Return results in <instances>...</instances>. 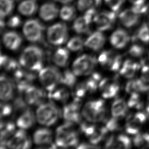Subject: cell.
<instances>
[{
	"label": "cell",
	"instance_id": "6da1fadb",
	"mask_svg": "<svg viewBox=\"0 0 149 149\" xmlns=\"http://www.w3.org/2000/svg\"><path fill=\"white\" fill-rule=\"evenodd\" d=\"M43 51L36 45H30L25 48L19 58L21 66L31 72H39L44 63Z\"/></svg>",
	"mask_w": 149,
	"mask_h": 149
},
{
	"label": "cell",
	"instance_id": "7a4b0ae2",
	"mask_svg": "<svg viewBox=\"0 0 149 149\" xmlns=\"http://www.w3.org/2000/svg\"><path fill=\"white\" fill-rule=\"evenodd\" d=\"M81 115L87 122L105 121L107 119V109L104 101L99 99L87 102L82 109Z\"/></svg>",
	"mask_w": 149,
	"mask_h": 149
},
{
	"label": "cell",
	"instance_id": "3957f363",
	"mask_svg": "<svg viewBox=\"0 0 149 149\" xmlns=\"http://www.w3.org/2000/svg\"><path fill=\"white\" fill-rule=\"evenodd\" d=\"M78 134L73 127V124L66 122L57 128L55 144L58 147H74L78 145Z\"/></svg>",
	"mask_w": 149,
	"mask_h": 149
},
{
	"label": "cell",
	"instance_id": "277c9868",
	"mask_svg": "<svg viewBox=\"0 0 149 149\" xmlns=\"http://www.w3.org/2000/svg\"><path fill=\"white\" fill-rule=\"evenodd\" d=\"M36 116L40 124L49 126L57 122L60 116V111L52 103H42L38 105Z\"/></svg>",
	"mask_w": 149,
	"mask_h": 149
},
{
	"label": "cell",
	"instance_id": "5b68a950",
	"mask_svg": "<svg viewBox=\"0 0 149 149\" xmlns=\"http://www.w3.org/2000/svg\"><path fill=\"white\" fill-rule=\"evenodd\" d=\"M62 74L54 66L42 68L38 73L40 81L48 92L52 91L61 83Z\"/></svg>",
	"mask_w": 149,
	"mask_h": 149
},
{
	"label": "cell",
	"instance_id": "8992f818",
	"mask_svg": "<svg viewBox=\"0 0 149 149\" xmlns=\"http://www.w3.org/2000/svg\"><path fill=\"white\" fill-rule=\"evenodd\" d=\"M97 64L94 56L84 54L76 58L72 64V71L76 76H86L93 73Z\"/></svg>",
	"mask_w": 149,
	"mask_h": 149
},
{
	"label": "cell",
	"instance_id": "52a82bcc",
	"mask_svg": "<svg viewBox=\"0 0 149 149\" xmlns=\"http://www.w3.org/2000/svg\"><path fill=\"white\" fill-rule=\"evenodd\" d=\"M80 131L88 138L91 144H98L106 137L108 131L104 126H98L86 122L80 125Z\"/></svg>",
	"mask_w": 149,
	"mask_h": 149
},
{
	"label": "cell",
	"instance_id": "ba28073f",
	"mask_svg": "<svg viewBox=\"0 0 149 149\" xmlns=\"http://www.w3.org/2000/svg\"><path fill=\"white\" fill-rule=\"evenodd\" d=\"M47 37L51 44L59 46L65 43L68 38V30L63 23H57L49 26L47 30Z\"/></svg>",
	"mask_w": 149,
	"mask_h": 149
},
{
	"label": "cell",
	"instance_id": "9c48e42d",
	"mask_svg": "<svg viewBox=\"0 0 149 149\" xmlns=\"http://www.w3.org/2000/svg\"><path fill=\"white\" fill-rule=\"evenodd\" d=\"M44 27L41 23L35 19L27 20L23 27V32L26 38L33 42L42 40Z\"/></svg>",
	"mask_w": 149,
	"mask_h": 149
},
{
	"label": "cell",
	"instance_id": "30bf717a",
	"mask_svg": "<svg viewBox=\"0 0 149 149\" xmlns=\"http://www.w3.org/2000/svg\"><path fill=\"white\" fill-rule=\"evenodd\" d=\"M98 62L105 69L116 72L120 70L123 63L122 56L112 51H104L100 54Z\"/></svg>",
	"mask_w": 149,
	"mask_h": 149
},
{
	"label": "cell",
	"instance_id": "8fae6325",
	"mask_svg": "<svg viewBox=\"0 0 149 149\" xmlns=\"http://www.w3.org/2000/svg\"><path fill=\"white\" fill-rule=\"evenodd\" d=\"M147 115L142 111H137L129 115L126 121L125 129L126 132L130 135L135 136L139 133L146 123Z\"/></svg>",
	"mask_w": 149,
	"mask_h": 149
},
{
	"label": "cell",
	"instance_id": "7c38bea8",
	"mask_svg": "<svg viewBox=\"0 0 149 149\" xmlns=\"http://www.w3.org/2000/svg\"><path fill=\"white\" fill-rule=\"evenodd\" d=\"M13 73L16 83L17 90L20 94L24 93L31 86V83L36 79L35 74L31 73V71L29 70L27 72L22 69L21 68Z\"/></svg>",
	"mask_w": 149,
	"mask_h": 149
},
{
	"label": "cell",
	"instance_id": "4fadbf2b",
	"mask_svg": "<svg viewBox=\"0 0 149 149\" xmlns=\"http://www.w3.org/2000/svg\"><path fill=\"white\" fill-rule=\"evenodd\" d=\"M116 12L113 11H102L97 13L94 16L93 22L97 29L101 31L111 29L115 22Z\"/></svg>",
	"mask_w": 149,
	"mask_h": 149
},
{
	"label": "cell",
	"instance_id": "5bb4252c",
	"mask_svg": "<svg viewBox=\"0 0 149 149\" xmlns=\"http://www.w3.org/2000/svg\"><path fill=\"white\" fill-rule=\"evenodd\" d=\"M95 9L87 10L83 16L77 17L73 24V29L79 34L87 33L90 31V24L96 15Z\"/></svg>",
	"mask_w": 149,
	"mask_h": 149
},
{
	"label": "cell",
	"instance_id": "9a60e30c",
	"mask_svg": "<svg viewBox=\"0 0 149 149\" xmlns=\"http://www.w3.org/2000/svg\"><path fill=\"white\" fill-rule=\"evenodd\" d=\"M6 145L8 148L13 149H27L31 147V143L24 130L20 129L7 141Z\"/></svg>",
	"mask_w": 149,
	"mask_h": 149
},
{
	"label": "cell",
	"instance_id": "2e32d148",
	"mask_svg": "<svg viewBox=\"0 0 149 149\" xmlns=\"http://www.w3.org/2000/svg\"><path fill=\"white\" fill-rule=\"evenodd\" d=\"M80 104V100L74 98L73 102L63 107L62 114L66 122L74 124L80 122L81 115L79 111Z\"/></svg>",
	"mask_w": 149,
	"mask_h": 149
},
{
	"label": "cell",
	"instance_id": "e0dca14e",
	"mask_svg": "<svg viewBox=\"0 0 149 149\" xmlns=\"http://www.w3.org/2000/svg\"><path fill=\"white\" fill-rule=\"evenodd\" d=\"M52 133L51 130L47 128H40L36 130L33 135L34 143L40 147L55 148L57 146L52 144Z\"/></svg>",
	"mask_w": 149,
	"mask_h": 149
},
{
	"label": "cell",
	"instance_id": "ac0fdd59",
	"mask_svg": "<svg viewBox=\"0 0 149 149\" xmlns=\"http://www.w3.org/2000/svg\"><path fill=\"white\" fill-rule=\"evenodd\" d=\"M24 100L30 105H40L46 98L45 91L37 87L31 86L24 93Z\"/></svg>",
	"mask_w": 149,
	"mask_h": 149
},
{
	"label": "cell",
	"instance_id": "d6986e66",
	"mask_svg": "<svg viewBox=\"0 0 149 149\" xmlns=\"http://www.w3.org/2000/svg\"><path fill=\"white\" fill-rule=\"evenodd\" d=\"M141 16V15L132 6L122 10L119 15V19L123 26L131 28L138 24Z\"/></svg>",
	"mask_w": 149,
	"mask_h": 149
},
{
	"label": "cell",
	"instance_id": "ffe728a7",
	"mask_svg": "<svg viewBox=\"0 0 149 149\" xmlns=\"http://www.w3.org/2000/svg\"><path fill=\"white\" fill-rule=\"evenodd\" d=\"M99 88L104 98H111L115 97L118 93L119 84L115 80L105 78L101 80Z\"/></svg>",
	"mask_w": 149,
	"mask_h": 149
},
{
	"label": "cell",
	"instance_id": "44dd1931",
	"mask_svg": "<svg viewBox=\"0 0 149 149\" xmlns=\"http://www.w3.org/2000/svg\"><path fill=\"white\" fill-rule=\"evenodd\" d=\"M130 139L126 134H120L116 136L112 135L107 138L105 147L108 148H129L131 147Z\"/></svg>",
	"mask_w": 149,
	"mask_h": 149
},
{
	"label": "cell",
	"instance_id": "7402d4cb",
	"mask_svg": "<svg viewBox=\"0 0 149 149\" xmlns=\"http://www.w3.org/2000/svg\"><path fill=\"white\" fill-rule=\"evenodd\" d=\"M14 94L13 81L4 74H1L0 79V98L3 102L10 100Z\"/></svg>",
	"mask_w": 149,
	"mask_h": 149
},
{
	"label": "cell",
	"instance_id": "603a6c76",
	"mask_svg": "<svg viewBox=\"0 0 149 149\" xmlns=\"http://www.w3.org/2000/svg\"><path fill=\"white\" fill-rule=\"evenodd\" d=\"M130 40V36L129 33L122 29L116 30L109 38L111 45L117 49H122L125 47L129 42Z\"/></svg>",
	"mask_w": 149,
	"mask_h": 149
},
{
	"label": "cell",
	"instance_id": "cb8c5ba5",
	"mask_svg": "<svg viewBox=\"0 0 149 149\" xmlns=\"http://www.w3.org/2000/svg\"><path fill=\"white\" fill-rule=\"evenodd\" d=\"M105 42V37L101 31L91 33L85 40L84 45L88 48L97 51L101 49Z\"/></svg>",
	"mask_w": 149,
	"mask_h": 149
},
{
	"label": "cell",
	"instance_id": "d4e9b609",
	"mask_svg": "<svg viewBox=\"0 0 149 149\" xmlns=\"http://www.w3.org/2000/svg\"><path fill=\"white\" fill-rule=\"evenodd\" d=\"M141 64L131 59L124 61L119 70L121 76L127 79H132L141 69Z\"/></svg>",
	"mask_w": 149,
	"mask_h": 149
},
{
	"label": "cell",
	"instance_id": "484cf974",
	"mask_svg": "<svg viewBox=\"0 0 149 149\" xmlns=\"http://www.w3.org/2000/svg\"><path fill=\"white\" fill-rule=\"evenodd\" d=\"M2 41L5 46L10 50H17L22 42L21 36L15 31H8L3 34Z\"/></svg>",
	"mask_w": 149,
	"mask_h": 149
},
{
	"label": "cell",
	"instance_id": "4316f807",
	"mask_svg": "<svg viewBox=\"0 0 149 149\" xmlns=\"http://www.w3.org/2000/svg\"><path fill=\"white\" fill-rule=\"evenodd\" d=\"M125 90L130 94L132 93H144L149 90V84L144 82L140 77L139 79L132 78L127 81Z\"/></svg>",
	"mask_w": 149,
	"mask_h": 149
},
{
	"label": "cell",
	"instance_id": "83f0119b",
	"mask_svg": "<svg viewBox=\"0 0 149 149\" xmlns=\"http://www.w3.org/2000/svg\"><path fill=\"white\" fill-rule=\"evenodd\" d=\"M59 9L58 6L51 2L44 3L40 8V17L44 21L48 22L54 20L58 15Z\"/></svg>",
	"mask_w": 149,
	"mask_h": 149
},
{
	"label": "cell",
	"instance_id": "f1b7e54d",
	"mask_svg": "<svg viewBox=\"0 0 149 149\" xmlns=\"http://www.w3.org/2000/svg\"><path fill=\"white\" fill-rule=\"evenodd\" d=\"M35 123V116L30 109H26L23 111L16 120V125L20 129H28L33 126Z\"/></svg>",
	"mask_w": 149,
	"mask_h": 149
},
{
	"label": "cell",
	"instance_id": "f546056e",
	"mask_svg": "<svg viewBox=\"0 0 149 149\" xmlns=\"http://www.w3.org/2000/svg\"><path fill=\"white\" fill-rule=\"evenodd\" d=\"M15 126L12 122H3L1 121V148H5L7 147V141L15 133Z\"/></svg>",
	"mask_w": 149,
	"mask_h": 149
},
{
	"label": "cell",
	"instance_id": "4dcf8cb0",
	"mask_svg": "<svg viewBox=\"0 0 149 149\" xmlns=\"http://www.w3.org/2000/svg\"><path fill=\"white\" fill-rule=\"evenodd\" d=\"M127 109V103L122 98H118L112 104L111 115L116 119H120L126 115Z\"/></svg>",
	"mask_w": 149,
	"mask_h": 149
},
{
	"label": "cell",
	"instance_id": "1f68e13d",
	"mask_svg": "<svg viewBox=\"0 0 149 149\" xmlns=\"http://www.w3.org/2000/svg\"><path fill=\"white\" fill-rule=\"evenodd\" d=\"M69 58V52L67 48L60 47L54 52L52 57L54 63L60 67H64L66 65Z\"/></svg>",
	"mask_w": 149,
	"mask_h": 149
},
{
	"label": "cell",
	"instance_id": "d6a6232c",
	"mask_svg": "<svg viewBox=\"0 0 149 149\" xmlns=\"http://www.w3.org/2000/svg\"><path fill=\"white\" fill-rule=\"evenodd\" d=\"M38 5L36 0H24L18 6V11L23 15L31 16L37 10Z\"/></svg>",
	"mask_w": 149,
	"mask_h": 149
},
{
	"label": "cell",
	"instance_id": "836d02e7",
	"mask_svg": "<svg viewBox=\"0 0 149 149\" xmlns=\"http://www.w3.org/2000/svg\"><path fill=\"white\" fill-rule=\"evenodd\" d=\"M69 92L65 87L57 86L48 93L49 98L59 102H65L69 97Z\"/></svg>",
	"mask_w": 149,
	"mask_h": 149
},
{
	"label": "cell",
	"instance_id": "e575fe53",
	"mask_svg": "<svg viewBox=\"0 0 149 149\" xmlns=\"http://www.w3.org/2000/svg\"><path fill=\"white\" fill-rule=\"evenodd\" d=\"M19 63L16 60L10 58L6 55H1V66L8 72L14 73L16 70L20 68V64L19 65Z\"/></svg>",
	"mask_w": 149,
	"mask_h": 149
},
{
	"label": "cell",
	"instance_id": "d590c367",
	"mask_svg": "<svg viewBox=\"0 0 149 149\" xmlns=\"http://www.w3.org/2000/svg\"><path fill=\"white\" fill-rule=\"evenodd\" d=\"M102 80V77L101 74L97 72L92 73L90 76L85 81L88 92L94 93L98 88H99V85L101 80Z\"/></svg>",
	"mask_w": 149,
	"mask_h": 149
},
{
	"label": "cell",
	"instance_id": "8d00e7d4",
	"mask_svg": "<svg viewBox=\"0 0 149 149\" xmlns=\"http://www.w3.org/2000/svg\"><path fill=\"white\" fill-rule=\"evenodd\" d=\"M133 143L136 147L139 148H149V133L139 132L135 135Z\"/></svg>",
	"mask_w": 149,
	"mask_h": 149
},
{
	"label": "cell",
	"instance_id": "74e56055",
	"mask_svg": "<svg viewBox=\"0 0 149 149\" xmlns=\"http://www.w3.org/2000/svg\"><path fill=\"white\" fill-rule=\"evenodd\" d=\"M76 75L73 71L66 70L61 75V83L70 88H73L76 82Z\"/></svg>",
	"mask_w": 149,
	"mask_h": 149
},
{
	"label": "cell",
	"instance_id": "f35d334b",
	"mask_svg": "<svg viewBox=\"0 0 149 149\" xmlns=\"http://www.w3.org/2000/svg\"><path fill=\"white\" fill-rule=\"evenodd\" d=\"M127 105L129 108L140 110L144 105L143 98L140 93H132L127 101Z\"/></svg>",
	"mask_w": 149,
	"mask_h": 149
},
{
	"label": "cell",
	"instance_id": "ab89813d",
	"mask_svg": "<svg viewBox=\"0 0 149 149\" xmlns=\"http://www.w3.org/2000/svg\"><path fill=\"white\" fill-rule=\"evenodd\" d=\"M102 0H78L77 8L81 12H86L87 10L95 9L101 3Z\"/></svg>",
	"mask_w": 149,
	"mask_h": 149
},
{
	"label": "cell",
	"instance_id": "60d3db41",
	"mask_svg": "<svg viewBox=\"0 0 149 149\" xmlns=\"http://www.w3.org/2000/svg\"><path fill=\"white\" fill-rule=\"evenodd\" d=\"M85 41L80 36H74L71 38L67 43V48L72 51H80L84 45Z\"/></svg>",
	"mask_w": 149,
	"mask_h": 149
},
{
	"label": "cell",
	"instance_id": "b9f144b4",
	"mask_svg": "<svg viewBox=\"0 0 149 149\" xmlns=\"http://www.w3.org/2000/svg\"><path fill=\"white\" fill-rule=\"evenodd\" d=\"M59 15L62 20L65 21H70L75 17V8L72 5H65L61 8Z\"/></svg>",
	"mask_w": 149,
	"mask_h": 149
},
{
	"label": "cell",
	"instance_id": "7bdbcfd3",
	"mask_svg": "<svg viewBox=\"0 0 149 149\" xmlns=\"http://www.w3.org/2000/svg\"><path fill=\"white\" fill-rule=\"evenodd\" d=\"M136 38L143 43L149 44V25L147 23L142 24L138 29Z\"/></svg>",
	"mask_w": 149,
	"mask_h": 149
},
{
	"label": "cell",
	"instance_id": "ee69618b",
	"mask_svg": "<svg viewBox=\"0 0 149 149\" xmlns=\"http://www.w3.org/2000/svg\"><path fill=\"white\" fill-rule=\"evenodd\" d=\"M1 3V18H3L9 15L14 8L13 0H0Z\"/></svg>",
	"mask_w": 149,
	"mask_h": 149
},
{
	"label": "cell",
	"instance_id": "f6af8a7d",
	"mask_svg": "<svg viewBox=\"0 0 149 149\" xmlns=\"http://www.w3.org/2000/svg\"><path fill=\"white\" fill-rule=\"evenodd\" d=\"M73 87V95L74 96V98H77L80 100L83 98L86 94L87 92H88V90L85 81L80 82L77 84H75Z\"/></svg>",
	"mask_w": 149,
	"mask_h": 149
},
{
	"label": "cell",
	"instance_id": "bcb514c9",
	"mask_svg": "<svg viewBox=\"0 0 149 149\" xmlns=\"http://www.w3.org/2000/svg\"><path fill=\"white\" fill-rule=\"evenodd\" d=\"M144 52V48L139 44H133L129 49V54L134 58H140L142 56Z\"/></svg>",
	"mask_w": 149,
	"mask_h": 149
},
{
	"label": "cell",
	"instance_id": "7dc6e473",
	"mask_svg": "<svg viewBox=\"0 0 149 149\" xmlns=\"http://www.w3.org/2000/svg\"><path fill=\"white\" fill-rule=\"evenodd\" d=\"M118 119H116L112 116L109 119H107L105 122V127L108 132H115L119 129L120 126L118 121Z\"/></svg>",
	"mask_w": 149,
	"mask_h": 149
},
{
	"label": "cell",
	"instance_id": "c3c4849f",
	"mask_svg": "<svg viewBox=\"0 0 149 149\" xmlns=\"http://www.w3.org/2000/svg\"><path fill=\"white\" fill-rule=\"evenodd\" d=\"M108 6L113 12H117L124 3L125 0H104Z\"/></svg>",
	"mask_w": 149,
	"mask_h": 149
},
{
	"label": "cell",
	"instance_id": "681fc988",
	"mask_svg": "<svg viewBox=\"0 0 149 149\" xmlns=\"http://www.w3.org/2000/svg\"><path fill=\"white\" fill-rule=\"evenodd\" d=\"M140 78L149 84V63H142L140 69Z\"/></svg>",
	"mask_w": 149,
	"mask_h": 149
},
{
	"label": "cell",
	"instance_id": "f907efd6",
	"mask_svg": "<svg viewBox=\"0 0 149 149\" xmlns=\"http://www.w3.org/2000/svg\"><path fill=\"white\" fill-rule=\"evenodd\" d=\"M13 108L15 111H20L22 110L26 109V101L23 100L21 96H18L15 98L13 102Z\"/></svg>",
	"mask_w": 149,
	"mask_h": 149
},
{
	"label": "cell",
	"instance_id": "816d5d0a",
	"mask_svg": "<svg viewBox=\"0 0 149 149\" xmlns=\"http://www.w3.org/2000/svg\"><path fill=\"white\" fill-rule=\"evenodd\" d=\"M13 108L12 107L6 103L2 102L1 104V118H5L9 116L12 112Z\"/></svg>",
	"mask_w": 149,
	"mask_h": 149
},
{
	"label": "cell",
	"instance_id": "f5cc1de1",
	"mask_svg": "<svg viewBox=\"0 0 149 149\" xmlns=\"http://www.w3.org/2000/svg\"><path fill=\"white\" fill-rule=\"evenodd\" d=\"M22 23L20 18L17 16L15 15L12 17H10L8 22H7V25L8 27L11 28H16L19 27Z\"/></svg>",
	"mask_w": 149,
	"mask_h": 149
},
{
	"label": "cell",
	"instance_id": "db71d44e",
	"mask_svg": "<svg viewBox=\"0 0 149 149\" xmlns=\"http://www.w3.org/2000/svg\"><path fill=\"white\" fill-rule=\"evenodd\" d=\"M98 147L96 145L94 144H88L87 143H81L80 145H78L77 148H97Z\"/></svg>",
	"mask_w": 149,
	"mask_h": 149
},
{
	"label": "cell",
	"instance_id": "11a10c76",
	"mask_svg": "<svg viewBox=\"0 0 149 149\" xmlns=\"http://www.w3.org/2000/svg\"><path fill=\"white\" fill-rule=\"evenodd\" d=\"M132 5H137L146 2V0H129Z\"/></svg>",
	"mask_w": 149,
	"mask_h": 149
},
{
	"label": "cell",
	"instance_id": "9f6ffc18",
	"mask_svg": "<svg viewBox=\"0 0 149 149\" xmlns=\"http://www.w3.org/2000/svg\"><path fill=\"white\" fill-rule=\"evenodd\" d=\"M146 110L148 114H149V95L148 96L146 103Z\"/></svg>",
	"mask_w": 149,
	"mask_h": 149
},
{
	"label": "cell",
	"instance_id": "6f0895ef",
	"mask_svg": "<svg viewBox=\"0 0 149 149\" xmlns=\"http://www.w3.org/2000/svg\"><path fill=\"white\" fill-rule=\"evenodd\" d=\"M57 2H59L60 3H64V4H67V3H70L72 0H55Z\"/></svg>",
	"mask_w": 149,
	"mask_h": 149
},
{
	"label": "cell",
	"instance_id": "680465c9",
	"mask_svg": "<svg viewBox=\"0 0 149 149\" xmlns=\"http://www.w3.org/2000/svg\"><path fill=\"white\" fill-rule=\"evenodd\" d=\"M147 23L149 25V14H148V17H147Z\"/></svg>",
	"mask_w": 149,
	"mask_h": 149
}]
</instances>
